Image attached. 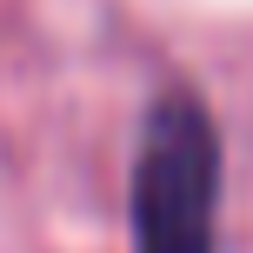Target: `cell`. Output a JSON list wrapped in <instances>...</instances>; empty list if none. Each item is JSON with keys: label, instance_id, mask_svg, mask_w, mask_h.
Returning a JSON list of instances; mask_svg holds the SVG:
<instances>
[{"label": "cell", "instance_id": "obj_1", "mask_svg": "<svg viewBox=\"0 0 253 253\" xmlns=\"http://www.w3.org/2000/svg\"><path fill=\"white\" fill-rule=\"evenodd\" d=\"M220 220V140L200 100H160L133 160V247L213 253Z\"/></svg>", "mask_w": 253, "mask_h": 253}]
</instances>
